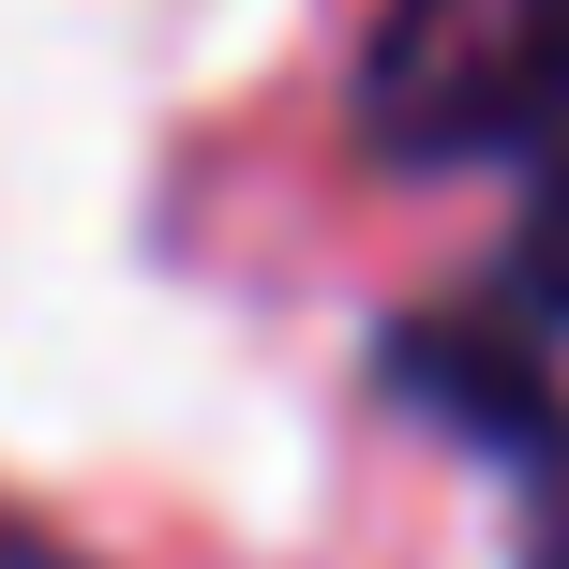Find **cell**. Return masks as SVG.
Returning <instances> with one entry per match:
<instances>
[{
    "label": "cell",
    "mask_w": 569,
    "mask_h": 569,
    "mask_svg": "<svg viewBox=\"0 0 569 569\" xmlns=\"http://www.w3.org/2000/svg\"><path fill=\"white\" fill-rule=\"evenodd\" d=\"M569 120V0H390L360 60V136L390 166L510 150Z\"/></svg>",
    "instance_id": "cell-1"
},
{
    "label": "cell",
    "mask_w": 569,
    "mask_h": 569,
    "mask_svg": "<svg viewBox=\"0 0 569 569\" xmlns=\"http://www.w3.org/2000/svg\"><path fill=\"white\" fill-rule=\"evenodd\" d=\"M390 375L435 405V420L495 435V450H525V465H555V450H569V405H555V375L525 360L510 330H405V345H390Z\"/></svg>",
    "instance_id": "cell-2"
},
{
    "label": "cell",
    "mask_w": 569,
    "mask_h": 569,
    "mask_svg": "<svg viewBox=\"0 0 569 569\" xmlns=\"http://www.w3.org/2000/svg\"><path fill=\"white\" fill-rule=\"evenodd\" d=\"M540 569H569V525H555V540H540Z\"/></svg>",
    "instance_id": "cell-3"
}]
</instances>
